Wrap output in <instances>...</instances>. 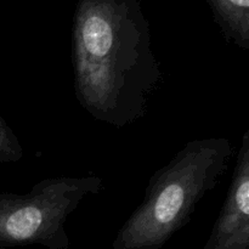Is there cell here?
Returning <instances> with one entry per match:
<instances>
[{
    "label": "cell",
    "instance_id": "cell-1",
    "mask_svg": "<svg viewBox=\"0 0 249 249\" xmlns=\"http://www.w3.org/2000/svg\"><path fill=\"white\" fill-rule=\"evenodd\" d=\"M72 62L80 106L114 128L143 118L163 79L138 0H79Z\"/></svg>",
    "mask_w": 249,
    "mask_h": 249
},
{
    "label": "cell",
    "instance_id": "cell-2",
    "mask_svg": "<svg viewBox=\"0 0 249 249\" xmlns=\"http://www.w3.org/2000/svg\"><path fill=\"white\" fill-rule=\"evenodd\" d=\"M233 155L229 138L189 141L151 177L142 202L119 229L112 249H162L190 223L197 204L218 185Z\"/></svg>",
    "mask_w": 249,
    "mask_h": 249
},
{
    "label": "cell",
    "instance_id": "cell-3",
    "mask_svg": "<svg viewBox=\"0 0 249 249\" xmlns=\"http://www.w3.org/2000/svg\"><path fill=\"white\" fill-rule=\"evenodd\" d=\"M104 189V180L85 177L49 178L24 195L0 194V248L41 246L68 249L67 219L80 202Z\"/></svg>",
    "mask_w": 249,
    "mask_h": 249
},
{
    "label": "cell",
    "instance_id": "cell-4",
    "mask_svg": "<svg viewBox=\"0 0 249 249\" xmlns=\"http://www.w3.org/2000/svg\"><path fill=\"white\" fill-rule=\"evenodd\" d=\"M235 164L223 208L202 249H249V129Z\"/></svg>",
    "mask_w": 249,
    "mask_h": 249
},
{
    "label": "cell",
    "instance_id": "cell-5",
    "mask_svg": "<svg viewBox=\"0 0 249 249\" xmlns=\"http://www.w3.org/2000/svg\"><path fill=\"white\" fill-rule=\"evenodd\" d=\"M228 40L249 49V0H208Z\"/></svg>",
    "mask_w": 249,
    "mask_h": 249
},
{
    "label": "cell",
    "instance_id": "cell-6",
    "mask_svg": "<svg viewBox=\"0 0 249 249\" xmlns=\"http://www.w3.org/2000/svg\"><path fill=\"white\" fill-rule=\"evenodd\" d=\"M23 158V148L9 124L0 116V163L12 164Z\"/></svg>",
    "mask_w": 249,
    "mask_h": 249
},
{
    "label": "cell",
    "instance_id": "cell-7",
    "mask_svg": "<svg viewBox=\"0 0 249 249\" xmlns=\"http://www.w3.org/2000/svg\"><path fill=\"white\" fill-rule=\"evenodd\" d=\"M0 249H2V248H0Z\"/></svg>",
    "mask_w": 249,
    "mask_h": 249
}]
</instances>
